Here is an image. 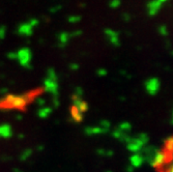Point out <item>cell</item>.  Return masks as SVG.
Returning a JSON list of instances; mask_svg holds the SVG:
<instances>
[{"mask_svg": "<svg viewBox=\"0 0 173 172\" xmlns=\"http://www.w3.org/2000/svg\"><path fill=\"white\" fill-rule=\"evenodd\" d=\"M155 172H173V135L161 145L153 163Z\"/></svg>", "mask_w": 173, "mask_h": 172, "instance_id": "obj_1", "label": "cell"}]
</instances>
